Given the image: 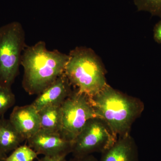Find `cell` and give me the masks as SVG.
Segmentation results:
<instances>
[{"label":"cell","instance_id":"obj_10","mask_svg":"<svg viewBox=\"0 0 161 161\" xmlns=\"http://www.w3.org/2000/svg\"><path fill=\"white\" fill-rule=\"evenodd\" d=\"M103 153L100 161H138L136 145L128 134L120 136Z\"/></svg>","mask_w":161,"mask_h":161},{"label":"cell","instance_id":"obj_4","mask_svg":"<svg viewBox=\"0 0 161 161\" xmlns=\"http://www.w3.org/2000/svg\"><path fill=\"white\" fill-rule=\"evenodd\" d=\"M26 46L25 31L19 22L13 21L0 27V86L11 87Z\"/></svg>","mask_w":161,"mask_h":161},{"label":"cell","instance_id":"obj_14","mask_svg":"<svg viewBox=\"0 0 161 161\" xmlns=\"http://www.w3.org/2000/svg\"><path fill=\"white\" fill-rule=\"evenodd\" d=\"M15 97L11 87L0 86V118L14 105Z\"/></svg>","mask_w":161,"mask_h":161},{"label":"cell","instance_id":"obj_1","mask_svg":"<svg viewBox=\"0 0 161 161\" xmlns=\"http://www.w3.org/2000/svg\"><path fill=\"white\" fill-rule=\"evenodd\" d=\"M69 55L49 50L44 41L26 46L22 54L23 88L30 95H39L64 73Z\"/></svg>","mask_w":161,"mask_h":161},{"label":"cell","instance_id":"obj_8","mask_svg":"<svg viewBox=\"0 0 161 161\" xmlns=\"http://www.w3.org/2000/svg\"><path fill=\"white\" fill-rule=\"evenodd\" d=\"M9 119L25 140L29 139L40 130L39 112L31 104L15 107Z\"/></svg>","mask_w":161,"mask_h":161},{"label":"cell","instance_id":"obj_6","mask_svg":"<svg viewBox=\"0 0 161 161\" xmlns=\"http://www.w3.org/2000/svg\"><path fill=\"white\" fill-rule=\"evenodd\" d=\"M116 137L102 119H92L75 139L72 153L75 157L85 156L95 152L103 153L114 145Z\"/></svg>","mask_w":161,"mask_h":161},{"label":"cell","instance_id":"obj_12","mask_svg":"<svg viewBox=\"0 0 161 161\" xmlns=\"http://www.w3.org/2000/svg\"><path fill=\"white\" fill-rule=\"evenodd\" d=\"M61 105L48 106L38 112L41 130L49 132H60L62 124Z\"/></svg>","mask_w":161,"mask_h":161},{"label":"cell","instance_id":"obj_19","mask_svg":"<svg viewBox=\"0 0 161 161\" xmlns=\"http://www.w3.org/2000/svg\"><path fill=\"white\" fill-rule=\"evenodd\" d=\"M7 156V154H5L0 150V161H6Z\"/></svg>","mask_w":161,"mask_h":161},{"label":"cell","instance_id":"obj_15","mask_svg":"<svg viewBox=\"0 0 161 161\" xmlns=\"http://www.w3.org/2000/svg\"><path fill=\"white\" fill-rule=\"evenodd\" d=\"M138 10L150 12L161 18V0H134Z\"/></svg>","mask_w":161,"mask_h":161},{"label":"cell","instance_id":"obj_7","mask_svg":"<svg viewBox=\"0 0 161 161\" xmlns=\"http://www.w3.org/2000/svg\"><path fill=\"white\" fill-rule=\"evenodd\" d=\"M27 141L28 146L38 154L44 156L65 158L73 149V142L64 137L60 132L41 129Z\"/></svg>","mask_w":161,"mask_h":161},{"label":"cell","instance_id":"obj_5","mask_svg":"<svg viewBox=\"0 0 161 161\" xmlns=\"http://www.w3.org/2000/svg\"><path fill=\"white\" fill-rule=\"evenodd\" d=\"M61 107L62 124L60 133L73 142L89 120L98 118L89 97L77 90L72 92Z\"/></svg>","mask_w":161,"mask_h":161},{"label":"cell","instance_id":"obj_11","mask_svg":"<svg viewBox=\"0 0 161 161\" xmlns=\"http://www.w3.org/2000/svg\"><path fill=\"white\" fill-rule=\"evenodd\" d=\"M25 140L9 119L0 118V150L5 154L12 152Z\"/></svg>","mask_w":161,"mask_h":161},{"label":"cell","instance_id":"obj_2","mask_svg":"<svg viewBox=\"0 0 161 161\" xmlns=\"http://www.w3.org/2000/svg\"><path fill=\"white\" fill-rule=\"evenodd\" d=\"M90 101L98 118L107 124L115 137L128 134L132 123L144 109L139 100L107 86Z\"/></svg>","mask_w":161,"mask_h":161},{"label":"cell","instance_id":"obj_3","mask_svg":"<svg viewBox=\"0 0 161 161\" xmlns=\"http://www.w3.org/2000/svg\"><path fill=\"white\" fill-rule=\"evenodd\" d=\"M64 74L71 86L89 98L108 85L100 59L93 50L85 47L71 51Z\"/></svg>","mask_w":161,"mask_h":161},{"label":"cell","instance_id":"obj_18","mask_svg":"<svg viewBox=\"0 0 161 161\" xmlns=\"http://www.w3.org/2000/svg\"><path fill=\"white\" fill-rule=\"evenodd\" d=\"M39 161H67L65 158L53 157L44 156L39 160Z\"/></svg>","mask_w":161,"mask_h":161},{"label":"cell","instance_id":"obj_17","mask_svg":"<svg viewBox=\"0 0 161 161\" xmlns=\"http://www.w3.org/2000/svg\"><path fill=\"white\" fill-rule=\"evenodd\" d=\"M70 161H97L94 157L91 155L85 156L81 157H75Z\"/></svg>","mask_w":161,"mask_h":161},{"label":"cell","instance_id":"obj_16","mask_svg":"<svg viewBox=\"0 0 161 161\" xmlns=\"http://www.w3.org/2000/svg\"><path fill=\"white\" fill-rule=\"evenodd\" d=\"M153 31L154 40L158 43H161V20L155 25Z\"/></svg>","mask_w":161,"mask_h":161},{"label":"cell","instance_id":"obj_13","mask_svg":"<svg viewBox=\"0 0 161 161\" xmlns=\"http://www.w3.org/2000/svg\"><path fill=\"white\" fill-rule=\"evenodd\" d=\"M38 154L33 149L26 145L20 146L6 157V161H33Z\"/></svg>","mask_w":161,"mask_h":161},{"label":"cell","instance_id":"obj_9","mask_svg":"<svg viewBox=\"0 0 161 161\" xmlns=\"http://www.w3.org/2000/svg\"><path fill=\"white\" fill-rule=\"evenodd\" d=\"M72 92L71 85L64 73L38 95L31 104L39 112L52 105H61Z\"/></svg>","mask_w":161,"mask_h":161}]
</instances>
